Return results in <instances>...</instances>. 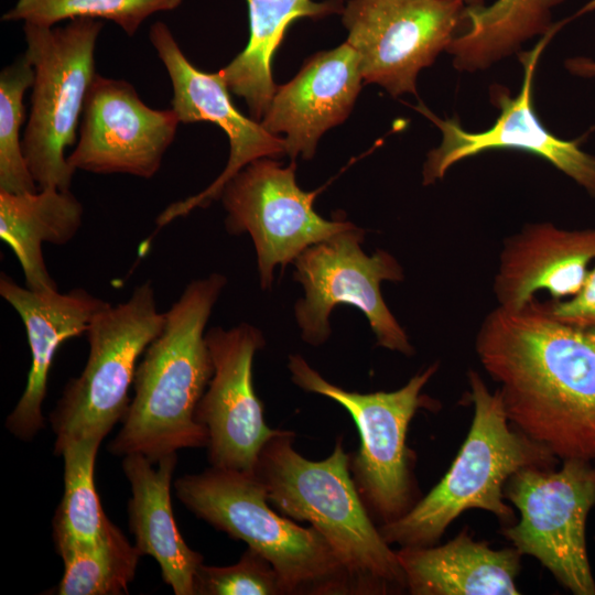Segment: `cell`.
<instances>
[{
    "mask_svg": "<svg viewBox=\"0 0 595 595\" xmlns=\"http://www.w3.org/2000/svg\"><path fill=\"white\" fill-rule=\"evenodd\" d=\"M465 9L456 0H349L342 22L364 82L393 97L416 95L420 72L463 30Z\"/></svg>",
    "mask_w": 595,
    "mask_h": 595,
    "instance_id": "cell-11",
    "label": "cell"
},
{
    "mask_svg": "<svg viewBox=\"0 0 595 595\" xmlns=\"http://www.w3.org/2000/svg\"><path fill=\"white\" fill-rule=\"evenodd\" d=\"M295 433L281 430L270 439L253 470L269 504L281 515L306 521L335 551L353 594L386 595L407 591L396 551L383 539L364 504L350 472L342 437L323 459L302 456Z\"/></svg>",
    "mask_w": 595,
    "mask_h": 595,
    "instance_id": "cell-3",
    "label": "cell"
},
{
    "mask_svg": "<svg viewBox=\"0 0 595 595\" xmlns=\"http://www.w3.org/2000/svg\"><path fill=\"white\" fill-rule=\"evenodd\" d=\"M149 39L169 74L173 90L171 107L180 122L215 123L227 134L230 145L227 164L213 183L195 195L170 204L159 214L155 224L162 228L219 199L226 183L239 171L259 159L284 155L285 147L283 138L269 132L261 122L245 117L235 107L219 71L203 72L187 60L164 22L151 25Z\"/></svg>",
    "mask_w": 595,
    "mask_h": 595,
    "instance_id": "cell-14",
    "label": "cell"
},
{
    "mask_svg": "<svg viewBox=\"0 0 595 595\" xmlns=\"http://www.w3.org/2000/svg\"><path fill=\"white\" fill-rule=\"evenodd\" d=\"M288 367L299 388L334 400L353 418L360 443L350 457V472L370 516L382 524L408 512L416 502V485L407 434L416 411L432 405L422 390L437 371V363L398 390L371 393L331 383L300 355H290Z\"/></svg>",
    "mask_w": 595,
    "mask_h": 595,
    "instance_id": "cell-6",
    "label": "cell"
},
{
    "mask_svg": "<svg viewBox=\"0 0 595 595\" xmlns=\"http://www.w3.org/2000/svg\"><path fill=\"white\" fill-rule=\"evenodd\" d=\"M295 167L294 162L282 166L274 159H259L230 178L220 195L227 231L248 232L253 241L262 289L271 288L275 266L284 267L306 248L355 226L318 215V191L300 188Z\"/></svg>",
    "mask_w": 595,
    "mask_h": 595,
    "instance_id": "cell-13",
    "label": "cell"
},
{
    "mask_svg": "<svg viewBox=\"0 0 595 595\" xmlns=\"http://www.w3.org/2000/svg\"><path fill=\"white\" fill-rule=\"evenodd\" d=\"M195 595H286L272 564L251 548L228 566L204 563L195 576Z\"/></svg>",
    "mask_w": 595,
    "mask_h": 595,
    "instance_id": "cell-29",
    "label": "cell"
},
{
    "mask_svg": "<svg viewBox=\"0 0 595 595\" xmlns=\"http://www.w3.org/2000/svg\"><path fill=\"white\" fill-rule=\"evenodd\" d=\"M475 350L515 428L558 458L595 459V331L556 321L534 298L490 311Z\"/></svg>",
    "mask_w": 595,
    "mask_h": 595,
    "instance_id": "cell-1",
    "label": "cell"
},
{
    "mask_svg": "<svg viewBox=\"0 0 595 595\" xmlns=\"http://www.w3.org/2000/svg\"><path fill=\"white\" fill-rule=\"evenodd\" d=\"M0 295L19 314L31 353L25 388L6 419V428L15 437L31 441L44 426L42 405L58 348L86 334L93 317L108 302L80 288L66 293L23 288L4 272L0 274Z\"/></svg>",
    "mask_w": 595,
    "mask_h": 595,
    "instance_id": "cell-18",
    "label": "cell"
},
{
    "mask_svg": "<svg viewBox=\"0 0 595 595\" xmlns=\"http://www.w3.org/2000/svg\"><path fill=\"white\" fill-rule=\"evenodd\" d=\"M364 235L361 228L353 226L306 248L293 261L294 280L305 293L294 306L301 336L313 346L325 343L332 332L331 312L347 304L366 316L378 346L411 356L414 348L380 291L382 281H402L403 269L385 250L366 255L360 246Z\"/></svg>",
    "mask_w": 595,
    "mask_h": 595,
    "instance_id": "cell-10",
    "label": "cell"
},
{
    "mask_svg": "<svg viewBox=\"0 0 595 595\" xmlns=\"http://www.w3.org/2000/svg\"><path fill=\"white\" fill-rule=\"evenodd\" d=\"M101 442L97 437L73 439L55 453L64 462V493L53 518V539L62 559L95 547L104 534L108 517L94 475Z\"/></svg>",
    "mask_w": 595,
    "mask_h": 595,
    "instance_id": "cell-25",
    "label": "cell"
},
{
    "mask_svg": "<svg viewBox=\"0 0 595 595\" xmlns=\"http://www.w3.org/2000/svg\"><path fill=\"white\" fill-rule=\"evenodd\" d=\"M174 488L196 517L264 556L288 595L353 594L350 580L324 536L273 510L253 473L212 466L177 478Z\"/></svg>",
    "mask_w": 595,
    "mask_h": 595,
    "instance_id": "cell-5",
    "label": "cell"
},
{
    "mask_svg": "<svg viewBox=\"0 0 595 595\" xmlns=\"http://www.w3.org/2000/svg\"><path fill=\"white\" fill-rule=\"evenodd\" d=\"M595 262V227L564 229L532 223L508 237L493 291L497 306L516 311L547 291L553 301L574 296Z\"/></svg>",
    "mask_w": 595,
    "mask_h": 595,
    "instance_id": "cell-19",
    "label": "cell"
},
{
    "mask_svg": "<svg viewBox=\"0 0 595 595\" xmlns=\"http://www.w3.org/2000/svg\"><path fill=\"white\" fill-rule=\"evenodd\" d=\"M164 320L151 281L136 286L125 302L108 303L93 317L85 334L89 345L86 365L66 383L50 416L55 453L73 439L102 441L122 421L140 358Z\"/></svg>",
    "mask_w": 595,
    "mask_h": 595,
    "instance_id": "cell-8",
    "label": "cell"
},
{
    "mask_svg": "<svg viewBox=\"0 0 595 595\" xmlns=\"http://www.w3.org/2000/svg\"><path fill=\"white\" fill-rule=\"evenodd\" d=\"M34 80L33 66L24 53L0 73V191L28 193L39 190L23 154L21 126L23 97Z\"/></svg>",
    "mask_w": 595,
    "mask_h": 595,
    "instance_id": "cell-28",
    "label": "cell"
},
{
    "mask_svg": "<svg viewBox=\"0 0 595 595\" xmlns=\"http://www.w3.org/2000/svg\"><path fill=\"white\" fill-rule=\"evenodd\" d=\"M214 374L195 412L208 435L207 457L214 467L253 473L266 443L281 430L264 420L263 403L253 387L256 353L264 346L262 333L241 323L205 334Z\"/></svg>",
    "mask_w": 595,
    "mask_h": 595,
    "instance_id": "cell-15",
    "label": "cell"
},
{
    "mask_svg": "<svg viewBox=\"0 0 595 595\" xmlns=\"http://www.w3.org/2000/svg\"><path fill=\"white\" fill-rule=\"evenodd\" d=\"M412 595H518L522 554L476 541L467 527L442 545L396 551Z\"/></svg>",
    "mask_w": 595,
    "mask_h": 595,
    "instance_id": "cell-21",
    "label": "cell"
},
{
    "mask_svg": "<svg viewBox=\"0 0 595 595\" xmlns=\"http://www.w3.org/2000/svg\"><path fill=\"white\" fill-rule=\"evenodd\" d=\"M554 32L540 39L530 51L518 53L523 69L520 91L512 96L506 86H489V101L499 111L493 126L484 131H468L459 119L441 118L422 101L413 108L441 132L437 147L430 150L422 169V183L442 180L456 163L489 150H519L540 156L564 173L595 198V155L582 150L577 140L553 134L540 121L533 107V79L538 62Z\"/></svg>",
    "mask_w": 595,
    "mask_h": 595,
    "instance_id": "cell-12",
    "label": "cell"
},
{
    "mask_svg": "<svg viewBox=\"0 0 595 595\" xmlns=\"http://www.w3.org/2000/svg\"><path fill=\"white\" fill-rule=\"evenodd\" d=\"M249 39L246 47L223 67L229 91L246 101L250 117L261 121L277 85L272 58L289 25L300 18L322 19L342 13L343 0H246Z\"/></svg>",
    "mask_w": 595,
    "mask_h": 595,
    "instance_id": "cell-23",
    "label": "cell"
},
{
    "mask_svg": "<svg viewBox=\"0 0 595 595\" xmlns=\"http://www.w3.org/2000/svg\"><path fill=\"white\" fill-rule=\"evenodd\" d=\"M181 3L182 0H18L2 21L54 26L64 20L105 19L132 36L145 19L174 10Z\"/></svg>",
    "mask_w": 595,
    "mask_h": 595,
    "instance_id": "cell-27",
    "label": "cell"
},
{
    "mask_svg": "<svg viewBox=\"0 0 595 595\" xmlns=\"http://www.w3.org/2000/svg\"><path fill=\"white\" fill-rule=\"evenodd\" d=\"M468 382L474 414L467 436L444 477L408 512L378 527L390 545H434L469 509L493 513L501 527L512 524L516 516L504 496L507 480L522 468H554L558 463L545 446L510 423L499 392L493 393L477 371H468Z\"/></svg>",
    "mask_w": 595,
    "mask_h": 595,
    "instance_id": "cell-4",
    "label": "cell"
},
{
    "mask_svg": "<svg viewBox=\"0 0 595 595\" xmlns=\"http://www.w3.org/2000/svg\"><path fill=\"white\" fill-rule=\"evenodd\" d=\"M75 149V170L153 177L174 141L180 119L171 109L145 105L123 79L96 74L88 89Z\"/></svg>",
    "mask_w": 595,
    "mask_h": 595,
    "instance_id": "cell-16",
    "label": "cell"
},
{
    "mask_svg": "<svg viewBox=\"0 0 595 595\" xmlns=\"http://www.w3.org/2000/svg\"><path fill=\"white\" fill-rule=\"evenodd\" d=\"M556 321L583 329L595 331V262L581 290L572 298L543 303Z\"/></svg>",
    "mask_w": 595,
    "mask_h": 595,
    "instance_id": "cell-30",
    "label": "cell"
},
{
    "mask_svg": "<svg viewBox=\"0 0 595 595\" xmlns=\"http://www.w3.org/2000/svg\"><path fill=\"white\" fill-rule=\"evenodd\" d=\"M566 71L578 77H595V61L585 56L569 57L564 61Z\"/></svg>",
    "mask_w": 595,
    "mask_h": 595,
    "instance_id": "cell-31",
    "label": "cell"
},
{
    "mask_svg": "<svg viewBox=\"0 0 595 595\" xmlns=\"http://www.w3.org/2000/svg\"><path fill=\"white\" fill-rule=\"evenodd\" d=\"M84 207L69 190L0 191V238L18 259L26 288L57 290L43 258V245H66L83 223Z\"/></svg>",
    "mask_w": 595,
    "mask_h": 595,
    "instance_id": "cell-22",
    "label": "cell"
},
{
    "mask_svg": "<svg viewBox=\"0 0 595 595\" xmlns=\"http://www.w3.org/2000/svg\"><path fill=\"white\" fill-rule=\"evenodd\" d=\"M104 22L74 19L63 26L23 23L33 69L31 109L22 138L23 154L39 188L69 190L75 170L65 150L77 138L95 75V48Z\"/></svg>",
    "mask_w": 595,
    "mask_h": 595,
    "instance_id": "cell-7",
    "label": "cell"
},
{
    "mask_svg": "<svg viewBox=\"0 0 595 595\" xmlns=\"http://www.w3.org/2000/svg\"><path fill=\"white\" fill-rule=\"evenodd\" d=\"M504 496L520 520L500 533L522 555L537 559L574 595H595L586 545V521L595 506V465L563 459L554 468L526 467L507 480Z\"/></svg>",
    "mask_w": 595,
    "mask_h": 595,
    "instance_id": "cell-9",
    "label": "cell"
},
{
    "mask_svg": "<svg viewBox=\"0 0 595 595\" xmlns=\"http://www.w3.org/2000/svg\"><path fill=\"white\" fill-rule=\"evenodd\" d=\"M462 2L466 8L479 7L486 4V0H456Z\"/></svg>",
    "mask_w": 595,
    "mask_h": 595,
    "instance_id": "cell-32",
    "label": "cell"
},
{
    "mask_svg": "<svg viewBox=\"0 0 595 595\" xmlns=\"http://www.w3.org/2000/svg\"><path fill=\"white\" fill-rule=\"evenodd\" d=\"M142 556L123 532L107 519L99 542L64 559L63 576L55 587L57 595L127 594Z\"/></svg>",
    "mask_w": 595,
    "mask_h": 595,
    "instance_id": "cell-26",
    "label": "cell"
},
{
    "mask_svg": "<svg viewBox=\"0 0 595 595\" xmlns=\"http://www.w3.org/2000/svg\"><path fill=\"white\" fill-rule=\"evenodd\" d=\"M226 283L216 272L193 280L164 312L161 332L138 364L133 396L108 444L111 454L156 463L178 450L206 447L207 431L195 419L214 374L205 327Z\"/></svg>",
    "mask_w": 595,
    "mask_h": 595,
    "instance_id": "cell-2",
    "label": "cell"
},
{
    "mask_svg": "<svg viewBox=\"0 0 595 595\" xmlns=\"http://www.w3.org/2000/svg\"><path fill=\"white\" fill-rule=\"evenodd\" d=\"M176 453L156 463L141 454L123 456L122 469L130 483L128 523L134 545L159 564L162 580L175 595H195V576L203 555L184 541L175 522L171 484Z\"/></svg>",
    "mask_w": 595,
    "mask_h": 595,
    "instance_id": "cell-20",
    "label": "cell"
},
{
    "mask_svg": "<svg viewBox=\"0 0 595 595\" xmlns=\"http://www.w3.org/2000/svg\"><path fill=\"white\" fill-rule=\"evenodd\" d=\"M565 0H495L465 9L463 30L446 52L462 73L486 71L518 55L523 45L554 32L553 10Z\"/></svg>",
    "mask_w": 595,
    "mask_h": 595,
    "instance_id": "cell-24",
    "label": "cell"
},
{
    "mask_svg": "<svg viewBox=\"0 0 595 595\" xmlns=\"http://www.w3.org/2000/svg\"><path fill=\"white\" fill-rule=\"evenodd\" d=\"M364 79L356 51L347 43L307 58L288 83L277 86L261 125L283 134L292 160L314 156L317 142L349 116Z\"/></svg>",
    "mask_w": 595,
    "mask_h": 595,
    "instance_id": "cell-17",
    "label": "cell"
}]
</instances>
